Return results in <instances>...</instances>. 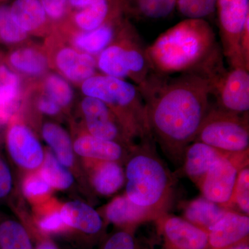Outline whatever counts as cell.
Instances as JSON below:
<instances>
[{
    "label": "cell",
    "mask_w": 249,
    "mask_h": 249,
    "mask_svg": "<svg viewBox=\"0 0 249 249\" xmlns=\"http://www.w3.org/2000/svg\"><path fill=\"white\" fill-rule=\"evenodd\" d=\"M139 88L152 138L174 163H182L185 150L196 140L211 106L209 78L196 73H154Z\"/></svg>",
    "instance_id": "6da1fadb"
},
{
    "label": "cell",
    "mask_w": 249,
    "mask_h": 249,
    "mask_svg": "<svg viewBox=\"0 0 249 249\" xmlns=\"http://www.w3.org/2000/svg\"><path fill=\"white\" fill-rule=\"evenodd\" d=\"M154 72L160 76L196 73L209 78L224 66L222 48L206 19H186L147 47Z\"/></svg>",
    "instance_id": "7a4b0ae2"
},
{
    "label": "cell",
    "mask_w": 249,
    "mask_h": 249,
    "mask_svg": "<svg viewBox=\"0 0 249 249\" xmlns=\"http://www.w3.org/2000/svg\"><path fill=\"white\" fill-rule=\"evenodd\" d=\"M125 196L134 204L146 208L159 217L171 204L175 179L156 150L153 139L140 141L131 149L125 173Z\"/></svg>",
    "instance_id": "3957f363"
},
{
    "label": "cell",
    "mask_w": 249,
    "mask_h": 249,
    "mask_svg": "<svg viewBox=\"0 0 249 249\" xmlns=\"http://www.w3.org/2000/svg\"><path fill=\"white\" fill-rule=\"evenodd\" d=\"M85 96L101 100L110 108L129 138L153 139L145 101L138 87L126 80L96 73L81 83Z\"/></svg>",
    "instance_id": "277c9868"
},
{
    "label": "cell",
    "mask_w": 249,
    "mask_h": 249,
    "mask_svg": "<svg viewBox=\"0 0 249 249\" xmlns=\"http://www.w3.org/2000/svg\"><path fill=\"white\" fill-rule=\"evenodd\" d=\"M146 49L138 32L124 19L114 40L96 57L97 69L107 76L129 78L142 88L155 73Z\"/></svg>",
    "instance_id": "5b68a950"
},
{
    "label": "cell",
    "mask_w": 249,
    "mask_h": 249,
    "mask_svg": "<svg viewBox=\"0 0 249 249\" xmlns=\"http://www.w3.org/2000/svg\"><path fill=\"white\" fill-rule=\"evenodd\" d=\"M195 142L228 153L249 152V113L237 114L210 106Z\"/></svg>",
    "instance_id": "8992f818"
},
{
    "label": "cell",
    "mask_w": 249,
    "mask_h": 249,
    "mask_svg": "<svg viewBox=\"0 0 249 249\" xmlns=\"http://www.w3.org/2000/svg\"><path fill=\"white\" fill-rule=\"evenodd\" d=\"M208 78L215 106L235 114H248L249 69L242 65L227 69L224 65Z\"/></svg>",
    "instance_id": "52a82bcc"
},
{
    "label": "cell",
    "mask_w": 249,
    "mask_h": 249,
    "mask_svg": "<svg viewBox=\"0 0 249 249\" xmlns=\"http://www.w3.org/2000/svg\"><path fill=\"white\" fill-rule=\"evenodd\" d=\"M248 158L249 152L229 153L215 160L198 183L203 197L230 209L237 175L242 168L248 166Z\"/></svg>",
    "instance_id": "ba28073f"
},
{
    "label": "cell",
    "mask_w": 249,
    "mask_h": 249,
    "mask_svg": "<svg viewBox=\"0 0 249 249\" xmlns=\"http://www.w3.org/2000/svg\"><path fill=\"white\" fill-rule=\"evenodd\" d=\"M216 11L223 55L229 66L247 67L241 57L239 42L244 25L249 19V0H217Z\"/></svg>",
    "instance_id": "9c48e42d"
},
{
    "label": "cell",
    "mask_w": 249,
    "mask_h": 249,
    "mask_svg": "<svg viewBox=\"0 0 249 249\" xmlns=\"http://www.w3.org/2000/svg\"><path fill=\"white\" fill-rule=\"evenodd\" d=\"M81 109L89 134L97 138L119 143L123 142L127 146H133L132 139L106 103L97 98L85 96L81 102Z\"/></svg>",
    "instance_id": "30bf717a"
},
{
    "label": "cell",
    "mask_w": 249,
    "mask_h": 249,
    "mask_svg": "<svg viewBox=\"0 0 249 249\" xmlns=\"http://www.w3.org/2000/svg\"><path fill=\"white\" fill-rule=\"evenodd\" d=\"M6 143L11 158L20 166L34 169L43 161V150L40 142L22 124H16L10 127Z\"/></svg>",
    "instance_id": "8fae6325"
},
{
    "label": "cell",
    "mask_w": 249,
    "mask_h": 249,
    "mask_svg": "<svg viewBox=\"0 0 249 249\" xmlns=\"http://www.w3.org/2000/svg\"><path fill=\"white\" fill-rule=\"evenodd\" d=\"M161 222L165 238L175 249H207L209 233L183 218L163 214Z\"/></svg>",
    "instance_id": "7c38bea8"
},
{
    "label": "cell",
    "mask_w": 249,
    "mask_h": 249,
    "mask_svg": "<svg viewBox=\"0 0 249 249\" xmlns=\"http://www.w3.org/2000/svg\"><path fill=\"white\" fill-rule=\"evenodd\" d=\"M249 215L229 210L209 232V247L225 249L248 240Z\"/></svg>",
    "instance_id": "4fadbf2b"
},
{
    "label": "cell",
    "mask_w": 249,
    "mask_h": 249,
    "mask_svg": "<svg viewBox=\"0 0 249 249\" xmlns=\"http://www.w3.org/2000/svg\"><path fill=\"white\" fill-rule=\"evenodd\" d=\"M54 63L62 76L74 83H82L96 74V58L73 47L59 49L54 56Z\"/></svg>",
    "instance_id": "5bb4252c"
},
{
    "label": "cell",
    "mask_w": 249,
    "mask_h": 249,
    "mask_svg": "<svg viewBox=\"0 0 249 249\" xmlns=\"http://www.w3.org/2000/svg\"><path fill=\"white\" fill-rule=\"evenodd\" d=\"M227 154L229 153L220 151L204 142H193L187 147L183 155L182 164L184 173L198 185L214 162Z\"/></svg>",
    "instance_id": "9a60e30c"
},
{
    "label": "cell",
    "mask_w": 249,
    "mask_h": 249,
    "mask_svg": "<svg viewBox=\"0 0 249 249\" xmlns=\"http://www.w3.org/2000/svg\"><path fill=\"white\" fill-rule=\"evenodd\" d=\"M124 20L121 17L93 30L80 31L72 37V45L96 58L114 40Z\"/></svg>",
    "instance_id": "2e32d148"
},
{
    "label": "cell",
    "mask_w": 249,
    "mask_h": 249,
    "mask_svg": "<svg viewBox=\"0 0 249 249\" xmlns=\"http://www.w3.org/2000/svg\"><path fill=\"white\" fill-rule=\"evenodd\" d=\"M106 214L109 222L121 226H135L160 218L146 208L134 204L126 196L111 201L106 208Z\"/></svg>",
    "instance_id": "e0dca14e"
},
{
    "label": "cell",
    "mask_w": 249,
    "mask_h": 249,
    "mask_svg": "<svg viewBox=\"0 0 249 249\" xmlns=\"http://www.w3.org/2000/svg\"><path fill=\"white\" fill-rule=\"evenodd\" d=\"M10 11L15 22L27 34L41 32L51 22L40 0H16Z\"/></svg>",
    "instance_id": "ac0fdd59"
},
{
    "label": "cell",
    "mask_w": 249,
    "mask_h": 249,
    "mask_svg": "<svg viewBox=\"0 0 249 249\" xmlns=\"http://www.w3.org/2000/svg\"><path fill=\"white\" fill-rule=\"evenodd\" d=\"M75 152L82 157L106 161L120 160L125 155L122 144L85 134L77 139L73 145Z\"/></svg>",
    "instance_id": "d6986e66"
},
{
    "label": "cell",
    "mask_w": 249,
    "mask_h": 249,
    "mask_svg": "<svg viewBox=\"0 0 249 249\" xmlns=\"http://www.w3.org/2000/svg\"><path fill=\"white\" fill-rule=\"evenodd\" d=\"M60 213L65 224L85 233L96 234L102 229L103 220L100 214L84 203H67L62 207Z\"/></svg>",
    "instance_id": "ffe728a7"
},
{
    "label": "cell",
    "mask_w": 249,
    "mask_h": 249,
    "mask_svg": "<svg viewBox=\"0 0 249 249\" xmlns=\"http://www.w3.org/2000/svg\"><path fill=\"white\" fill-rule=\"evenodd\" d=\"M20 80L6 66L0 67V125L11 120L20 99Z\"/></svg>",
    "instance_id": "44dd1931"
},
{
    "label": "cell",
    "mask_w": 249,
    "mask_h": 249,
    "mask_svg": "<svg viewBox=\"0 0 249 249\" xmlns=\"http://www.w3.org/2000/svg\"><path fill=\"white\" fill-rule=\"evenodd\" d=\"M229 210L201 196L186 205L184 219L209 233Z\"/></svg>",
    "instance_id": "7402d4cb"
},
{
    "label": "cell",
    "mask_w": 249,
    "mask_h": 249,
    "mask_svg": "<svg viewBox=\"0 0 249 249\" xmlns=\"http://www.w3.org/2000/svg\"><path fill=\"white\" fill-rule=\"evenodd\" d=\"M11 66L27 76H40L47 71L49 60L38 49L24 47L15 50L9 55Z\"/></svg>",
    "instance_id": "603a6c76"
},
{
    "label": "cell",
    "mask_w": 249,
    "mask_h": 249,
    "mask_svg": "<svg viewBox=\"0 0 249 249\" xmlns=\"http://www.w3.org/2000/svg\"><path fill=\"white\" fill-rule=\"evenodd\" d=\"M124 180V170L118 162L102 160L93 174V185L99 194L110 196L120 189Z\"/></svg>",
    "instance_id": "cb8c5ba5"
},
{
    "label": "cell",
    "mask_w": 249,
    "mask_h": 249,
    "mask_svg": "<svg viewBox=\"0 0 249 249\" xmlns=\"http://www.w3.org/2000/svg\"><path fill=\"white\" fill-rule=\"evenodd\" d=\"M42 135L59 161L65 166H71L73 160V148L66 131L58 124L47 123L42 127Z\"/></svg>",
    "instance_id": "d4e9b609"
},
{
    "label": "cell",
    "mask_w": 249,
    "mask_h": 249,
    "mask_svg": "<svg viewBox=\"0 0 249 249\" xmlns=\"http://www.w3.org/2000/svg\"><path fill=\"white\" fill-rule=\"evenodd\" d=\"M127 10L140 18L162 19L176 9L177 0H126Z\"/></svg>",
    "instance_id": "484cf974"
},
{
    "label": "cell",
    "mask_w": 249,
    "mask_h": 249,
    "mask_svg": "<svg viewBox=\"0 0 249 249\" xmlns=\"http://www.w3.org/2000/svg\"><path fill=\"white\" fill-rule=\"evenodd\" d=\"M0 249H33L24 227L11 219L0 222Z\"/></svg>",
    "instance_id": "4316f807"
},
{
    "label": "cell",
    "mask_w": 249,
    "mask_h": 249,
    "mask_svg": "<svg viewBox=\"0 0 249 249\" xmlns=\"http://www.w3.org/2000/svg\"><path fill=\"white\" fill-rule=\"evenodd\" d=\"M41 176L49 186L58 189H67L73 183V177L57 160L56 157L48 152L44 160Z\"/></svg>",
    "instance_id": "83f0119b"
},
{
    "label": "cell",
    "mask_w": 249,
    "mask_h": 249,
    "mask_svg": "<svg viewBox=\"0 0 249 249\" xmlns=\"http://www.w3.org/2000/svg\"><path fill=\"white\" fill-rule=\"evenodd\" d=\"M45 94L58 103L61 107H67L71 103L73 91L71 85L64 77L52 73L45 78Z\"/></svg>",
    "instance_id": "f1b7e54d"
},
{
    "label": "cell",
    "mask_w": 249,
    "mask_h": 249,
    "mask_svg": "<svg viewBox=\"0 0 249 249\" xmlns=\"http://www.w3.org/2000/svg\"><path fill=\"white\" fill-rule=\"evenodd\" d=\"M217 0H177L178 13L186 19H205L216 11Z\"/></svg>",
    "instance_id": "f546056e"
},
{
    "label": "cell",
    "mask_w": 249,
    "mask_h": 249,
    "mask_svg": "<svg viewBox=\"0 0 249 249\" xmlns=\"http://www.w3.org/2000/svg\"><path fill=\"white\" fill-rule=\"evenodd\" d=\"M28 34L16 24L9 6H0V40L6 44H16L25 40Z\"/></svg>",
    "instance_id": "4dcf8cb0"
},
{
    "label": "cell",
    "mask_w": 249,
    "mask_h": 249,
    "mask_svg": "<svg viewBox=\"0 0 249 249\" xmlns=\"http://www.w3.org/2000/svg\"><path fill=\"white\" fill-rule=\"evenodd\" d=\"M235 205L242 213L249 214V168H242L237 175V181L229 209Z\"/></svg>",
    "instance_id": "1f68e13d"
},
{
    "label": "cell",
    "mask_w": 249,
    "mask_h": 249,
    "mask_svg": "<svg viewBox=\"0 0 249 249\" xmlns=\"http://www.w3.org/2000/svg\"><path fill=\"white\" fill-rule=\"evenodd\" d=\"M51 22L62 20L69 14V0H40Z\"/></svg>",
    "instance_id": "d6a6232c"
},
{
    "label": "cell",
    "mask_w": 249,
    "mask_h": 249,
    "mask_svg": "<svg viewBox=\"0 0 249 249\" xmlns=\"http://www.w3.org/2000/svg\"><path fill=\"white\" fill-rule=\"evenodd\" d=\"M103 249H137L133 236L129 232L119 231L111 235Z\"/></svg>",
    "instance_id": "836d02e7"
},
{
    "label": "cell",
    "mask_w": 249,
    "mask_h": 249,
    "mask_svg": "<svg viewBox=\"0 0 249 249\" xmlns=\"http://www.w3.org/2000/svg\"><path fill=\"white\" fill-rule=\"evenodd\" d=\"M50 186L40 176H33L28 178L24 185V191L26 196H41L48 193Z\"/></svg>",
    "instance_id": "e575fe53"
},
{
    "label": "cell",
    "mask_w": 249,
    "mask_h": 249,
    "mask_svg": "<svg viewBox=\"0 0 249 249\" xmlns=\"http://www.w3.org/2000/svg\"><path fill=\"white\" fill-rule=\"evenodd\" d=\"M13 179L11 170L4 160L0 157V199L9 196L12 189Z\"/></svg>",
    "instance_id": "d590c367"
},
{
    "label": "cell",
    "mask_w": 249,
    "mask_h": 249,
    "mask_svg": "<svg viewBox=\"0 0 249 249\" xmlns=\"http://www.w3.org/2000/svg\"><path fill=\"white\" fill-rule=\"evenodd\" d=\"M239 49L244 63L249 69V19L246 21L241 32Z\"/></svg>",
    "instance_id": "8d00e7d4"
},
{
    "label": "cell",
    "mask_w": 249,
    "mask_h": 249,
    "mask_svg": "<svg viewBox=\"0 0 249 249\" xmlns=\"http://www.w3.org/2000/svg\"><path fill=\"white\" fill-rule=\"evenodd\" d=\"M37 107L41 112L51 116L58 114L62 108L58 103L46 94L39 99Z\"/></svg>",
    "instance_id": "74e56055"
},
{
    "label": "cell",
    "mask_w": 249,
    "mask_h": 249,
    "mask_svg": "<svg viewBox=\"0 0 249 249\" xmlns=\"http://www.w3.org/2000/svg\"><path fill=\"white\" fill-rule=\"evenodd\" d=\"M65 224L60 213H54L42 219L40 223L41 229L45 231H55Z\"/></svg>",
    "instance_id": "f35d334b"
},
{
    "label": "cell",
    "mask_w": 249,
    "mask_h": 249,
    "mask_svg": "<svg viewBox=\"0 0 249 249\" xmlns=\"http://www.w3.org/2000/svg\"><path fill=\"white\" fill-rule=\"evenodd\" d=\"M225 249H249L248 240L236 244V245L228 247Z\"/></svg>",
    "instance_id": "ab89813d"
},
{
    "label": "cell",
    "mask_w": 249,
    "mask_h": 249,
    "mask_svg": "<svg viewBox=\"0 0 249 249\" xmlns=\"http://www.w3.org/2000/svg\"><path fill=\"white\" fill-rule=\"evenodd\" d=\"M37 249H57L53 245L50 243H44L39 246Z\"/></svg>",
    "instance_id": "60d3db41"
}]
</instances>
